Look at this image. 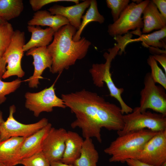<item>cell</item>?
<instances>
[{
    "mask_svg": "<svg viewBox=\"0 0 166 166\" xmlns=\"http://www.w3.org/2000/svg\"><path fill=\"white\" fill-rule=\"evenodd\" d=\"M125 162L128 166H152L136 159H128Z\"/></svg>",
    "mask_w": 166,
    "mask_h": 166,
    "instance_id": "cell-33",
    "label": "cell"
},
{
    "mask_svg": "<svg viewBox=\"0 0 166 166\" xmlns=\"http://www.w3.org/2000/svg\"><path fill=\"white\" fill-rule=\"evenodd\" d=\"M67 131L52 127L44 141L42 151L50 163L61 161L65 147Z\"/></svg>",
    "mask_w": 166,
    "mask_h": 166,
    "instance_id": "cell-12",
    "label": "cell"
},
{
    "mask_svg": "<svg viewBox=\"0 0 166 166\" xmlns=\"http://www.w3.org/2000/svg\"><path fill=\"white\" fill-rule=\"evenodd\" d=\"M166 36V27L148 34H143L136 39H131L126 43L141 41L142 45L145 47H152L157 48H164L166 49V45L164 41Z\"/></svg>",
    "mask_w": 166,
    "mask_h": 166,
    "instance_id": "cell-22",
    "label": "cell"
},
{
    "mask_svg": "<svg viewBox=\"0 0 166 166\" xmlns=\"http://www.w3.org/2000/svg\"><path fill=\"white\" fill-rule=\"evenodd\" d=\"M152 79L150 73H147L144 77V87L140 92V106L141 112L150 109L166 116V93L162 86L157 85Z\"/></svg>",
    "mask_w": 166,
    "mask_h": 166,
    "instance_id": "cell-7",
    "label": "cell"
},
{
    "mask_svg": "<svg viewBox=\"0 0 166 166\" xmlns=\"http://www.w3.org/2000/svg\"><path fill=\"white\" fill-rule=\"evenodd\" d=\"M158 132L148 129L130 132L118 136L104 152L111 156L110 162L124 163L128 159H136L146 143Z\"/></svg>",
    "mask_w": 166,
    "mask_h": 166,
    "instance_id": "cell-3",
    "label": "cell"
},
{
    "mask_svg": "<svg viewBox=\"0 0 166 166\" xmlns=\"http://www.w3.org/2000/svg\"><path fill=\"white\" fill-rule=\"evenodd\" d=\"M99 153L91 138L84 140L81 154L73 164V166H97Z\"/></svg>",
    "mask_w": 166,
    "mask_h": 166,
    "instance_id": "cell-21",
    "label": "cell"
},
{
    "mask_svg": "<svg viewBox=\"0 0 166 166\" xmlns=\"http://www.w3.org/2000/svg\"><path fill=\"white\" fill-rule=\"evenodd\" d=\"M24 166H50V162L42 151L19 161Z\"/></svg>",
    "mask_w": 166,
    "mask_h": 166,
    "instance_id": "cell-27",
    "label": "cell"
},
{
    "mask_svg": "<svg viewBox=\"0 0 166 166\" xmlns=\"http://www.w3.org/2000/svg\"><path fill=\"white\" fill-rule=\"evenodd\" d=\"M149 50L150 52L154 54H160L163 53H166V50H162L159 48L150 47Z\"/></svg>",
    "mask_w": 166,
    "mask_h": 166,
    "instance_id": "cell-35",
    "label": "cell"
},
{
    "mask_svg": "<svg viewBox=\"0 0 166 166\" xmlns=\"http://www.w3.org/2000/svg\"><path fill=\"white\" fill-rule=\"evenodd\" d=\"M148 64L151 69V77L156 83H158L166 89V75L158 66L152 55L149 56L147 60Z\"/></svg>",
    "mask_w": 166,
    "mask_h": 166,
    "instance_id": "cell-26",
    "label": "cell"
},
{
    "mask_svg": "<svg viewBox=\"0 0 166 166\" xmlns=\"http://www.w3.org/2000/svg\"><path fill=\"white\" fill-rule=\"evenodd\" d=\"M161 14L166 18V0H152Z\"/></svg>",
    "mask_w": 166,
    "mask_h": 166,
    "instance_id": "cell-31",
    "label": "cell"
},
{
    "mask_svg": "<svg viewBox=\"0 0 166 166\" xmlns=\"http://www.w3.org/2000/svg\"><path fill=\"white\" fill-rule=\"evenodd\" d=\"M52 127L51 124L49 123L37 132L25 138L17 153V165L21 160L42 151L44 141Z\"/></svg>",
    "mask_w": 166,
    "mask_h": 166,
    "instance_id": "cell-14",
    "label": "cell"
},
{
    "mask_svg": "<svg viewBox=\"0 0 166 166\" xmlns=\"http://www.w3.org/2000/svg\"><path fill=\"white\" fill-rule=\"evenodd\" d=\"M16 107L13 105L9 108V116L5 121L0 126V141L12 137H27L38 131L48 123V120L45 118L37 122L25 124L17 121L14 117Z\"/></svg>",
    "mask_w": 166,
    "mask_h": 166,
    "instance_id": "cell-10",
    "label": "cell"
},
{
    "mask_svg": "<svg viewBox=\"0 0 166 166\" xmlns=\"http://www.w3.org/2000/svg\"><path fill=\"white\" fill-rule=\"evenodd\" d=\"M23 9L22 0H0V18L7 22L18 17Z\"/></svg>",
    "mask_w": 166,
    "mask_h": 166,
    "instance_id": "cell-24",
    "label": "cell"
},
{
    "mask_svg": "<svg viewBox=\"0 0 166 166\" xmlns=\"http://www.w3.org/2000/svg\"><path fill=\"white\" fill-rule=\"evenodd\" d=\"M107 7L111 9L113 22L119 18L123 11L128 6L129 0H106Z\"/></svg>",
    "mask_w": 166,
    "mask_h": 166,
    "instance_id": "cell-28",
    "label": "cell"
},
{
    "mask_svg": "<svg viewBox=\"0 0 166 166\" xmlns=\"http://www.w3.org/2000/svg\"><path fill=\"white\" fill-rule=\"evenodd\" d=\"M84 140L76 132L67 131L65 149L61 162L73 165L80 156Z\"/></svg>",
    "mask_w": 166,
    "mask_h": 166,
    "instance_id": "cell-20",
    "label": "cell"
},
{
    "mask_svg": "<svg viewBox=\"0 0 166 166\" xmlns=\"http://www.w3.org/2000/svg\"><path fill=\"white\" fill-rule=\"evenodd\" d=\"M77 29L69 24L55 32L52 43L47 46L53 63L50 70L52 73H61L86 55L91 42L84 37L78 41L73 40Z\"/></svg>",
    "mask_w": 166,
    "mask_h": 166,
    "instance_id": "cell-2",
    "label": "cell"
},
{
    "mask_svg": "<svg viewBox=\"0 0 166 166\" xmlns=\"http://www.w3.org/2000/svg\"><path fill=\"white\" fill-rule=\"evenodd\" d=\"M143 34L154 30H160L166 27V18L160 13L152 0H150L143 12Z\"/></svg>",
    "mask_w": 166,
    "mask_h": 166,
    "instance_id": "cell-16",
    "label": "cell"
},
{
    "mask_svg": "<svg viewBox=\"0 0 166 166\" xmlns=\"http://www.w3.org/2000/svg\"><path fill=\"white\" fill-rule=\"evenodd\" d=\"M28 26H48L55 32L62 26L69 24L68 20L61 15H52L45 10H41L34 13L27 23Z\"/></svg>",
    "mask_w": 166,
    "mask_h": 166,
    "instance_id": "cell-19",
    "label": "cell"
},
{
    "mask_svg": "<svg viewBox=\"0 0 166 166\" xmlns=\"http://www.w3.org/2000/svg\"><path fill=\"white\" fill-rule=\"evenodd\" d=\"M82 20L80 26L73 38V40L75 42L81 39L82 32L89 23L96 22L102 24L104 22L105 18L98 11L96 0H91L90 5L85 14L83 16Z\"/></svg>",
    "mask_w": 166,
    "mask_h": 166,
    "instance_id": "cell-23",
    "label": "cell"
},
{
    "mask_svg": "<svg viewBox=\"0 0 166 166\" xmlns=\"http://www.w3.org/2000/svg\"><path fill=\"white\" fill-rule=\"evenodd\" d=\"M120 48L116 45L109 49V53H105L104 56L106 61L104 63L93 64L89 70L93 84L99 88L103 87L106 84L110 93V95L119 102L122 113L127 114L132 112L133 109L124 101L121 95L124 91L123 88H118L114 84L110 71L112 60L118 54Z\"/></svg>",
    "mask_w": 166,
    "mask_h": 166,
    "instance_id": "cell-4",
    "label": "cell"
},
{
    "mask_svg": "<svg viewBox=\"0 0 166 166\" xmlns=\"http://www.w3.org/2000/svg\"><path fill=\"white\" fill-rule=\"evenodd\" d=\"M90 2L91 0H86L68 6L55 5L48 10L52 15H61L66 18L69 24L78 30L81 24L83 14L86 9L89 7Z\"/></svg>",
    "mask_w": 166,
    "mask_h": 166,
    "instance_id": "cell-15",
    "label": "cell"
},
{
    "mask_svg": "<svg viewBox=\"0 0 166 166\" xmlns=\"http://www.w3.org/2000/svg\"><path fill=\"white\" fill-rule=\"evenodd\" d=\"M61 97L66 107L75 116L71 127L81 129L85 138L94 137L101 143L102 128L117 132L124 127L123 114L120 107L96 93L83 89L62 94Z\"/></svg>",
    "mask_w": 166,
    "mask_h": 166,
    "instance_id": "cell-1",
    "label": "cell"
},
{
    "mask_svg": "<svg viewBox=\"0 0 166 166\" xmlns=\"http://www.w3.org/2000/svg\"><path fill=\"white\" fill-rule=\"evenodd\" d=\"M136 159L152 166H160L166 162V130L149 140Z\"/></svg>",
    "mask_w": 166,
    "mask_h": 166,
    "instance_id": "cell-11",
    "label": "cell"
},
{
    "mask_svg": "<svg viewBox=\"0 0 166 166\" xmlns=\"http://www.w3.org/2000/svg\"><path fill=\"white\" fill-rule=\"evenodd\" d=\"M27 56H31L33 58L34 71L32 76L27 81L30 88H37L39 83V79L43 78L42 75L44 70L51 68L53 60L49 53L47 46L32 48L27 51Z\"/></svg>",
    "mask_w": 166,
    "mask_h": 166,
    "instance_id": "cell-13",
    "label": "cell"
},
{
    "mask_svg": "<svg viewBox=\"0 0 166 166\" xmlns=\"http://www.w3.org/2000/svg\"><path fill=\"white\" fill-rule=\"evenodd\" d=\"M57 79L49 88L37 93H26L25 107L33 112L35 117H38L42 112H52L54 107H66L62 100L55 94L54 86Z\"/></svg>",
    "mask_w": 166,
    "mask_h": 166,
    "instance_id": "cell-8",
    "label": "cell"
},
{
    "mask_svg": "<svg viewBox=\"0 0 166 166\" xmlns=\"http://www.w3.org/2000/svg\"><path fill=\"white\" fill-rule=\"evenodd\" d=\"M0 166H8L4 163L0 161Z\"/></svg>",
    "mask_w": 166,
    "mask_h": 166,
    "instance_id": "cell-39",
    "label": "cell"
},
{
    "mask_svg": "<svg viewBox=\"0 0 166 166\" xmlns=\"http://www.w3.org/2000/svg\"><path fill=\"white\" fill-rule=\"evenodd\" d=\"M7 22H6L3 19H2L1 18H0V24H2V23H5Z\"/></svg>",
    "mask_w": 166,
    "mask_h": 166,
    "instance_id": "cell-38",
    "label": "cell"
},
{
    "mask_svg": "<svg viewBox=\"0 0 166 166\" xmlns=\"http://www.w3.org/2000/svg\"><path fill=\"white\" fill-rule=\"evenodd\" d=\"M25 138L12 137L0 141V161L8 166L17 165V153Z\"/></svg>",
    "mask_w": 166,
    "mask_h": 166,
    "instance_id": "cell-18",
    "label": "cell"
},
{
    "mask_svg": "<svg viewBox=\"0 0 166 166\" xmlns=\"http://www.w3.org/2000/svg\"><path fill=\"white\" fill-rule=\"evenodd\" d=\"M0 78V104L6 100L5 96L15 91L22 82L18 78L11 82L3 81Z\"/></svg>",
    "mask_w": 166,
    "mask_h": 166,
    "instance_id": "cell-29",
    "label": "cell"
},
{
    "mask_svg": "<svg viewBox=\"0 0 166 166\" xmlns=\"http://www.w3.org/2000/svg\"><path fill=\"white\" fill-rule=\"evenodd\" d=\"M149 1L144 0L139 4L133 2L129 3L118 19L108 26L109 34L115 37L127 33L130 30H137L141 32L140 29L143 27L141 15Z\"/></svg>",
    "mask_w": 166,
    "mask_h": 166,
    "instance_id": "cell-6",
    "label": "cell"
},
{
    "mask_svg": "<svg viewBox=\"0 0 166 166\" xmlns=\"http://www.w3.org/2000/svg\"><path fill=\"white\" fill-rule=\"evenodd\" d=\"M14 31L12 25L6 22L0 24V56L2 57L9 46Z\"/></svg>",
    "mask_w": 166,
    "mask_h": 166,
    "instance_id": "cell-25",
    "label": "cell"
},
{
    "mask_svg": "<svg viewBox=\"0 0 166 166\" xmlns=\"http://www.w3.org/2000/svg\"><path fill=\"white\" fill-rule=\"evenodd\" d=\"M4 121L2 117V112L0 111V126L1 124Z\"/></svg>",
    "mask_w": 166,
    "mask_h": 166,
    "instance_id": "cell-37",
    "label": "cell"
},
{
    "mask_svg": "<svg viewBox=\"0 0 166 166\" xmlns=\"http://www.w3.org/2000/svg\"><path fill=\"white\" fill-rule=\"evenodd\" d=\"M160 166H166V162L164 163Z\"/></svg>",
    "mask_w": 166,
    "mask_h": 166,
    "instance_id": "cell-40",
    "label": "cell"
},
{
    "mask_svg": "<svg viewBox=\"0 0 166 166\" xmlns=\"http://www.w3.org/2000/svg\"><path fill=\"white\" fill-rule=\"evenodd\" d=\"M27 29L31 36L23 46L24 52L34 48L47 46L52 40L55 32L50 27L43 29L39 26H28Z\"/></svg>",
    "mask_w": 166,
    "mask_h": 166,
    "instance_id": "cell-17",
    "label": "cell"
},
{
    "mask_svg": "<svg viewBox=\"0 0 166 166\" xmlns=\"http://www.w3.org/2000/svg\"><path fill=\"white\" fill-rule=\"evenodd\" d=\"M153 57L156 61H158L163 68L166 73V53L160 54H154Z\"/></svg>",
    "mask_w": 166,
    "mask_h": 166,
    "instance_id": "cell-32",
    "label": "cell"
},
{
    "mask_svg": "<svg viewBox=\"0 0 166 166\" xmlns=\"http://www.w3.org/2000/svg\"><path fill=\"white\" fill-rule=\"evenodd\" d=\"M124 126L117 131L118 136L132 131L148 129L155 132L166 130V116L150 111L140 112L138 107L132 112L123 115Z\"/></svg>",
    "mask_w": 166,
    "mask_h": 166,
    "instance_id": "cell-5",
    "label": "cell"
},
{
    "mask_svg": "<svg viewBox=\"0 0 166 166\" xmlns=\"http://www.w3.org/2000/svg\"><path fill=\"white\" fill-rule=\"evenodd\" d=\"M25 44L24 32L18 30L14 31L10 43L2 56L7 64L2 78L13 76L21 78L24 75L21 60L24 55L23 47Z\"/></svg>",
    "mask_w": 166,
    "mask_h": 166,
    "instance_id": "cell-9",
    "label": "cell"
},
{
    "mask_svg": "<svg viewBox=\"0 0 166 166\" xmlns=\"http://www.w3.org/2000/svg\"><path fill=\"white\" fill-rule=\"evenodd\" d=\"M6 62L2 57L0 56V78H2V76L6 70Z\"/></svg>",
    "mask_w": 166,
    "mask_h": 166,
    "instance_id": "cell-34",
    "label": "cell"
},
{
    "mask_svg": "<svg viewBox=\"0 0 166 166\" xmlns=\"http://www.w3.org/2000/svg\"><path fill=\"white\" fill-rule=\"evenodd\" d=\"M74 2L76 4L79 3L77 0H30V4L32 10L37 11L45 5L51 3L60 2Z\"/></svg>",
    "mask_w": 166,
    "mask_h": 166,
    "instance_id": "cell-30",
    "label": "cell"
},
{
    "mask_svg": "<svg viewBox=\"0 0 166 166\" xmlns=\"http://www.w3.org/2000/svg\"><path fill=\"white\" fill-rule=\"evenodd\" d=\"M50 166H73V165L72 164H66L61 161H57L50 163Z\"/></svg>",
    "mask_w": 166,
    "mask_h": 166,
    "instance_id": "cell-36",
    "label": "cell"
}]
</instances>
